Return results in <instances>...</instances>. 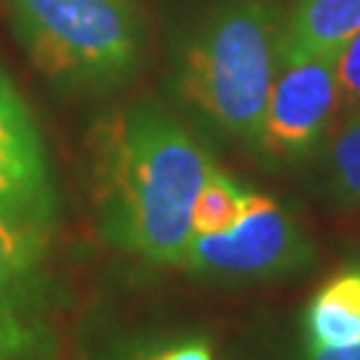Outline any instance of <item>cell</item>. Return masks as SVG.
I'll return each mask as SVG.
<instances>
[{
  "instance_id": "cell-15",
  "label": "cell",
  "mask_w": 360,
  "mask_h": 360,
  "mask_svg": "<svg viewBox=\"0 0 360 360\" xmlns=\"http://www.w3.org/2000/svg\"><path fill=\"white\" fill-rule=\"evenodd\" d=\"M155 345L150 342H117V345H110V347H102L96 352H91L89 358L83 360H147L153 355Z\"/></svg>"
},
{
  "instance_id": "cell-7",
  "label": "cell",
  "mask_w": 360,
  "mask_h": 360,
  "mask_svg": "<svg viewBox=\"0 0 360 360\" xmlns=\"http://www.w3.org/2000/svg\"><path fill=\"white\" fill-rule=\"evenodd\" d=\"M360 342V267L334 275L304 309V345L347 347Z\"/></svg>"
},
{
  "instance_id": "cell-16",
  "label": "cell",
  "mask_w": 360,
  "mask_h": 360,
  "mask_svg": "<svg viewBox=\"0 0 360 360\" xmlns=\"http://www.w3.org/2000/svg\"><path fill=\"white\" fill-rule=\"evenodd\" d=\"M302 360H360V342L347 347H309L304 345Z\"/></svg>"
},
{
  "instance_id": "cell-1",
  "label": "cell",
  "mask_w": 360,
  "mask_h": 360,
  "mask_svg": "<svg viewBox=\"0 0 360 360\" xmlns=\"http://www.w3.org/2000/svg\"><path fill=\"white\" fill-rule=\"evenodd\" d=\"M214 158L158 102L139 99L96 131L94 176L99 230L120 251L181 264L193 208Z\"/></svg>"
},
{
  "instance_id": "cell-13",
  "label": "cell",
  "mask_w": 360,
  "mask_h": 360,
  "mask_svg": "<svg viewBox=\"0 0 360 360\" xmlns=\"http://www.w3.org/2000/svg\"><path fill=\"white\" fill-rule=\"evenodd\" d=\"M336 83L345 107H360V32L336 51Z\"/></svg>"
},
{
  "instance_id": "cell-14",
  "label": "cell",
  "mask_w": 360,
  "mask_h": 360,
  "mask_svg": "<svg viewBox=\"0 0 360 360\" xmlns=\"http://www.w3.org/2000/svg\"><path fill=\"white\" fill-rule=\"evenodd\" d=\"M147 360H217L214 347L203 336H181L168 345H155L153 355Z\"/></svg>"
},
{
  "instance_id": "cell-6",
  "label": "cell",
  "mask_w": 360,
  "mask_h": 360,
  "mask_svg": "<svg viewBox=\"0 0 360 360\" xmlns=\"http://www.w3.org/2000/svg\"><path fill=\"white\" fill-rule=\"evenodd\" d=\"M53 214L56 195L46 153L0 147V217L51 227Z\"/></svg>"
},
{
  "instance_id": "cell-5",
  "label": "cell",
  "mask_w": 360,
  "mask_h": 360,
  "mask_svg": "<svg viewBox=\"0 0 360 360\" xmlns=\"http://www.w3.org/2000/svg\"><path fill=\"white\" fill-rule=\"evenodd\" d=\"M339 107L334 56L283 53L254 150L270 163L304 160L326 142Z\"/></svg>"
},
{
  "instance_id": "cell-3",
  "label": "cell",
  "mask_w": 360,
  "mask_h": 360,
  "mask_svg": "<svg viewBox=\"0 0 360 360\" xmlns=\"http://www.w3.org/2000/svg\"><path fill=\"white\" fill-rule=\"evenodd\" d=\"M16 35L46 75L107 91L134 75L142 25L129 0H6Z\"/></svg>"
},
{
  "instance_id": "cell-2",
  "label": "cell",
  "mask_w": 360,
  "mask_h": 360,
  "mask_svg": "<svg viewBox=\"0 0 360 360\" xmlns=\"http://www.w3.org/2000/svg\"><path fill=\"white\" fill-rule=\"evenodd\" d=\"M283 35V13L267 0H221L208 8L176 59V91L184 104L254 150Z\"/></svg>"
},
{
  "instance_id": "cell-4",
  "label": "cell",
  "mask_w": 360,
  "mask_h": 360,
  "mask_svg": "<svg viewBox=\"0 0 360 360\" xmlns=\"http://www.w3.org/2000/svg\"><path fill=\"white\" fill-rule=\"evenodd\" d=\"M307 264L312 243L294 214L270 195L248 193L230 230L193 235L179 267L214 283H259L294 275Z\"/></svg>"
},
{
  "instance_id": "cell-8",
  "label": "cell",
  "mask_w": 360,
  "mask_h": 360,
  "mask_svg": "<svg viewBox=\"0 0 360 360\" xmlns=\"http://www.w3.org/2000/svg\"><path fill=\"white\" fill-rule=\"evenodd\" d=\"M360 32V0H299L285 19L283 53L336 51Z\"/></svg>"
},
{
  "instance_id": "cell-11",
  "label": "cell",
  "mask_w": 360,
  "mask_h": 360,
  "mask_svg": "<svg viewBox=\"0 0 360 360\" xmlns=\"http://www.w3.org/2000/svg\"><path fill=\"white\" fill-rule=\"evenodd\" d=\"M245 198H248V190L240 187L230 174L214 166L195 200L193 235H214V232L230 230L243 214Z\"/></svg>"
},
{
  "instance_id": "cell-10",
  "label": "cell",
  "mask_w": 360,
  "mask_h": 360,
  "mask_svg": "<svg viewBox=\"0 0 360 360\" xmlns=\"http://www.w3.org/2000/svg\"><path fill=\"white\" fill-rule=\"evenodd\" d=\"M321 176L326 193L342 206H360V107L328 142H323Z\"/></svg>"
},
{
  "instance_id": "cell-12",
  "label": "cell",
  "mask_w": 360,
  "mask_h": 360,
  "mask_svg": "<svg viewBox=\"0 0 360 360\" xmlns=\"http://www.w3.org/2000/svg\"><path fill=\"white\" fill-rule=\"evenodd\" d=\"M0 147L19 153H43V142L25 99L0 72Z\"/></svg>"
},
{
  "instance_id": "cell-9",
  "label": "cell",
  "mask_w": 360,
  "mask_h": 360,
  "mask_svg": "<svg viewBox=\"0 0 360 360\" xmlns=\"http://www.w3.org/2000/svg\"><path fill=\"white\" fill-rule=\"evenodd\" d=\"M51 227L0 217V294L38 283L46 275Z\"/></svg>"
}]
</instances>
